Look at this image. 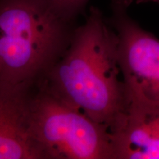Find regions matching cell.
<instances>
[{
  "label": "cell",
  "mask_w": 159,
  "mask_h": 159,
  "mask_svg": "<svg viewBox=\"0 0 159 159\" xmlns=\"http://www.w3.org/2000/svg\"><path fill=\"white\" fill-rule=\"evenodd\" d=\"M118 46L116 31L100 10L91 7L66 50L37 84L112 132L128 109Z\"/></svg>",
  "instance_id": "1"
},
{
  "label": "cell",
  "mask_w": 159,
  "mask_h": 159,
  "mask_svg": "<svg viewBox=\"0 0 159 159\" xmlns=\"http://www.w3.org/2000/svg\"><path fill=\"white\" fill-rule=\"evenodd\" d=\"M71 22L49 0H0V82L34 87L69 47Z\"/></svg>",
  "instance_id": "2"
},
{
  "label": "cell",
  "mask_w": 159,
  "mask_h": 159,
  "mask_svg": "<svg viewBox=\"0 0 159 159\" xmlns=\"http://www.w3.org/2000/svg\"><path fill=\"white\" fill-rule=\"evenodd\" d=\"M32 91L30 130L42 159H114L113 136L41 84Z\"/></svg>",
  "instance_id": "3"
},
{
  "label": "cell",
  "mask_w": 159,
  "mask_h": 159,
  "mask_svg": "<svg viewBox=\"0 0 159 159\" xmlns=\"http://www.w3.org/2000/svg\"><path fill=\"white\" fill-rule=\"evenodd\" d=\"M133 0H111L109 21L119 40V63L128 107L159 108V39L128 14Z\"/></svg>",
  "instance_id": "4"
},
{
  "label": "cell",
  "mask_w": 159,
  "mask_h": 159,
  "mask_svg": "<svg viewBox=\"0 0 159 159\" xmlns=\"http://www.w3.org/2000/svg\"><path fill=\"white\" fill-rule=\"evenodd\" d=\"M33 89L0 82V159H42L30 130Z\"/></svg>",
  "instance_id": "5"
},
{
  "label": "cell",
  "mask_w": 159,
  "mask_h": 159,
  "mask_svg": "<svg viewBox=\"0 0 159 159\" xmlns=\"http://www.w3.org/2000/svg\"><path fill=\"white\" fill-rule=\"evenodd\" d=\"M111 134L114 159H159V108L128 107Z\"/></svg>",
  "instance_id": "6"
},
{
  "label": "cell",
  "mask_w": 159,
  "mask_h": 159,
  "mask_svg": "<svg viewBox=\"0 0 159 159\" xmlns=\"http://www.w3.org/2000/svg\"><path fill=\"white\" fill-rule=\"evenodd\" d=\"M57 13L72 21L84 10L89 0H49Z\"/></svg>",
  "instance_id": "7"
},
{
  "label": "cell",
  "mask_w": 159,
  "mask_h": 159,
  "mask_svg": "<svg viewBox=\"0 0 159 159\" xmlns=\"http://www.w3.org/2000/svg\"><path fill=\"white\" fill-rule=\"evenodd\" d=\"M137 3H148V2H153V3H159V0H136Z\"/></svg>",
  "instance_id": "8"
}]
</instances>
